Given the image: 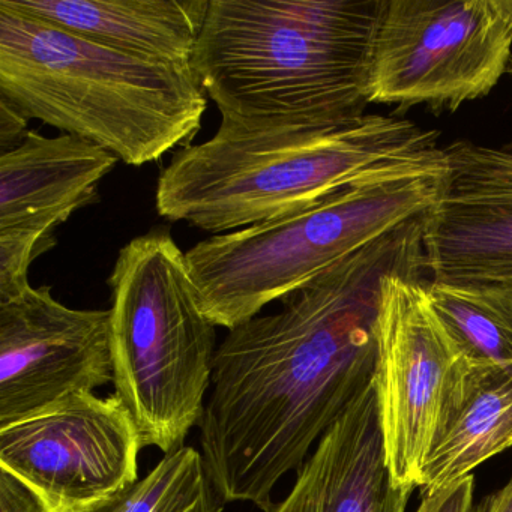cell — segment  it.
<instances>
[{
    "label": "cell",
    "instance_id": "cell-1",
    "mask_svg": "<svg viewBox=\"0 0 512 512\" xmlns=\"http://www.w3.org/2000/svg\"><path fill=\"white\" fill-rule=\"evenodd\" d=\"M422 223L395 227L218 344L199 442L224 503L268 512L278 482L376 380L382 283L421 277Z\"/></svg>",
    "mask_w": 512,
    "mask_h": 512
},
{
    "label": "cell",
    "instance_id": "cell-2",
    "mask_svg": "<svg viewBox=\"0 0 512 512\" xmlns=\"http://www.w3.org/2000/svg\"><path fill=\"white\" fill-rule=\"evenodd\" d=\"M440 133L398 116L340 127L217 133L185 146L158 178L157 211L173 223L224 235L307 208L364 182L446 172Z\"/></svg>",
    "mask_w": 512,
    "mask_h": 512
},
{
    "label": "cell",
    "instance_id": "cell-3",
    "mask_svg": "<svg viewBox=\"0 0 512 512\" xmlns=\"http://www.w3.org/2000/svg\"><path fill=\"white\" fill-rule=\"evenodd\" d=\"M383 0H209L191 58L239 130L340 127L367 115Z\"/></svg>",
    "mask_w": 512,
    "mask_h": 512
},
{
    "label": "cell",
    "instance_id": "cell-4",
    "mask_svg": "<svg viewBox=\"0 0 512 512\" xmlns=\"http://www.w3.org/2000/svg\"><path fill=\"white\" fill-rule=\"evenodd\" d=\"M0 98L136 167L190 146L208 109L191 67L122 55L5 8Z\"/></svg>",
    "mask_w": 512,
    "mask_h": 512
},
{
    "label": "cell",
    "instance_id": "cell-5",
    "mask_svg": "<svg viewBox=\"0 0 512 512\" xmlns=\"http://www.w3.org/2000/svg\"><path fill=\"white\" fill-rule=\"evenodd\" d=\"M109 284L115 394L130 409L143 446L170 454L202 422L217 326L206 317L187 254L167 227L131 239Z\"/></svg>",
    "mask_w": 512,
    "mask_h": 512
},
{
    "label": "cell",
    "instance_id": "cell-6",
    "mask_svg": "<svg viewBox=\"0 0 512 512\" xmlns=\"http://www.w3.org/2000/svg\"><path fill=\"white\" fill-rule=\"evenodd\" d=\"M443 175L364 182L266 223L214 235L185 251L206 317L233 329L412 218Z\"/></svg>",
    "mask_w": 512,
    "mask_h": 512
},
{
    "label": "cell",
    "instance_id": "cell-7",
    "mask_svg": "<svg viewBox=\"0 0 512 512\" xmlns=\"http://www.w3.org/2000/svg\"><path fill=\"white\" fill-rule=\"evenodd\" d=\"M511 59V26L494 0H383L370 104L455 112L487 97Z\"/></svg>",
    "mask_w": 512,
    "mask_h": 512
},
{
    "label": "cell",
    "instance_id": "cell-8",
    "mask_svg": "<svg viewBox=\"0 0 512 512\" xmlns=\"http://www.w3.org/2000/svg\"><path fill=\"white\" fill-rule=\"evenodd\" d=\"M376 388L386 464L401 488L421 487L467 364L437 319L418 277L382 283Z\"/></svg>",
    "mask_w": 512,
    "mask_h": 512
},
{
    "label": "cell",
    "instance_id": "cell-9",
    "mask_svg": "<svg viewBox=\"0 0 512 512\" xmlns=\"http://www.w3.org/2000/svg\"><path fill=\"white\" fill-rule=\"evenodd\" d=\"M143 446L116 394L71 395L0 427V469L31 488L50 512H91L139 481Z\"/></svg>",
    "mask_w": 512,
    "mask_h": 512
},
{
    "label": "cell",
    "instance_id": "cell-10",
    "mask_svg": "<svg viewBox=\"0 0 512 512\" xmlns=\"http://www.w3.org/2000/svg\"><path fill=\"white\" fill-rule=\"evenodd\" d=\"M110 382V310L67 307L47 286L0 302V427Z\"/></svg>",
    "mask_w": 512,
    "mask_h": 512
},
{
    "label": "cell",
    "instance_id": "cell-11",
    "mask_svg": "<svg viewBox=\"0 0 512 512\" xmlns=\"http://www.w3.org/2000/svg\"><path fill=\"white\" fill-rule=\"evenodd\" d=\"M445 157L422 223L424 268L439 283L512 289V151L458 140Z\"/></svg>",
    "mask_w": 512,
    "mask_h": 512
},
{
    "label": "cell",
    "instance_id": "cell-12",
    "mask_svg": "<svg viewBox=\"0 0 512 512\" xmlns=\"http://www.w3.org/2000/svg\"><path fill=\"white\" fill-rule=\"evenodd\" d=\"M295 473L292 490L268 512H406L413 490L395 485L386 464L376 380Z\"/></svg>",
    "mask_w": 512,
    "mask_h": 512
},
{
    "label": "cell",
    "instance_id": "cell-13",
    "mask_svg": "<svg viewBox=\"0 0 512 512\" xmlns=\"http://www.w3.org/2000/svg\"><path fill=\"white\" fill-rule=\"evenodd\" d=\"M118 158L80 137L29 130L0 154V233L56 241V227L98 200V185Z\"/></svg>",
    "mask_w": 512,
    "mask_h": 512
},
{
    "label": "cell",
    "instance_id": "cell-14",
    "mask_svg": "<svg viewBox=\"0 0 512 512\" xmlns=\"http://www.w3.org/2000/svg\"><path fill=\"white\" fill-rule=\"evenodd\" d=\"M209 0H0L122 55L191 67Z\"/></svg>",
    "mask_w": 512,
    "mask_h": 512
},
{
    "label": "cell",
    "instance_id": "cell-15",
    "mask_svg": "<svg viewBox=\"0 0 512 512\" xmlns=\"http://www.w3.org/2000/svg\"><path fill=\"white\" fill-rule=\"evenodd\" d=\"M512 446V365H469L425 461L421 494L449 487Z\"/></svg>",
    "mask_w": 512,
    "mask_h": 512
},
{
    "label": "cell",
    "instance_id": "cell-16",
    "mask_svg": "<svg viewBox=\"0 0 512 512\" xmlns=\"http://www.w3.org/2000/svg\"><path fill=\"white\" fill-rule=\"evenodd\" d=\"M428 301L473 367L512 365V289L425 283Z\"/></svg>",
    "mask_w": 512,
    "mask_h": 512
},
{
    "label": "cell",
    "instance_id": "cell-17",
    "mask_svg": "<svg viewBox=\"0 0 512 512\" xmlns=\"http://www.w3.org/2000/svg\"><path fill=\"white\" fill-rule=\"evenodd\" d=\"M202 452L182 446L164 455L124 493L91 512H223Z\"/></svg>",
    "mask_w": 512,
    "mask_h": 512
},
{
    "label": "cell",
    "instance_id": "cell-18",
    "mask_svg": "<svg viewBox=\"0 0 512 512\" xmlns=\"http://www.w3.org/2000/svg\"><path fill=\"white\" fill-rule=\"evenodd\" d=\"M473 490L475 478L472 475L466 476L442 490L421 494V503L415 512H470Z\"/></svg>",
    "mask_w": 512,
    "mask_h": 512
},
{
    "label": "cell",
    "instance_id": "cell-19",
    "mask_svg": "<svg viewBox=\"0 0 512 512\" xmlns=\"http://www.w3.org/2000/svg\"><path fill=\"white\" fill-rule=\"evenodd\" d=\"M0 512H50L43 500L8 470L0 469Z\"/></svg>",
    "mask_w": 512,
    "mask_h": 512
},
{
    "label": "cell",
    "instance_id": "cell-20",
    "mask_svg": "<svg viewBox=\"0 0 512 512\" xmlns=\"http://www.w3.org/2000/svg\"><path fill=\"white\" fill-rule=\"evenodd\" d=\"M29 119L0 98V154L13 151L25 140Z\"/></svg>",
    "mask_w": 512,
    "mask_h": 512
},
{
    "label": "cell",
    "instance_id": "cell-21",
    "mask_svg": "<svg viewBox=\"0 0 512 512\" xmlns=\"http://www.w3.org/2000/svg\"><path fill=\"white\" fill-rule=\"evenodd\" d=\"M470 512H512V478L500 490L472 506Z\"/></svg>",
    "mask_w": 512,
    "mask_h": 512
},
{
    "label": "cell",
    "instance_id": "cell-22",
    "mask_svg": "<svg viewBox=\"0 0 512 512\" xmlns=\"http://www.w3.org/2000/svg\"><path fill=\"white\" fill-rule=\"evenodd\" d=\"M494 2H496V7L499 8V11L503 14V17L508 20L512 31V0H494Z\"/></svg>",
    "mask_w": 512,
    "mask_h": 512
},
{
    "label": "cell",
    "instance_id": "cell-23",
    "mask_svg": "<svg viewBox=\"0 0 512 512\" xmlns=\"http://www.w3.org/2000/svg\"><path fill=\"white\" fill-rule=\"evenodd\" d=\"M506 74H508V76L511 77V79H512V59H511V64H509V67H508V73H506Z\"/></svg>",
    "mask_w": 512,
    "mask_h": 512
}]
</instances>
